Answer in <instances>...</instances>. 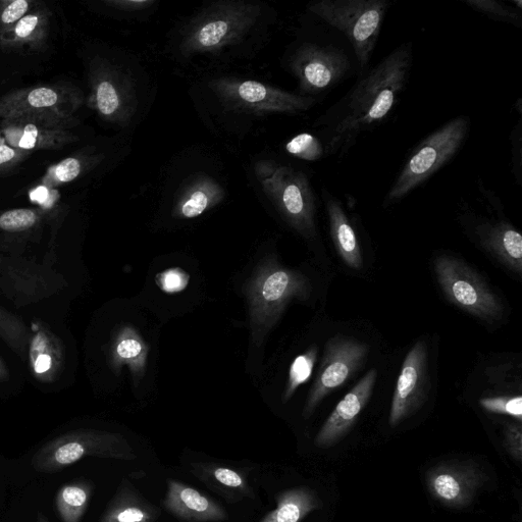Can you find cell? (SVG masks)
Listing matches in <instances>:
<instances>
[{
  "mask_svg": "<svg viewBox=\"0 0 522 522\" xmlns=\"http://www.w3.org/2000/svg\"><path fill=\"white\" fill-rule=\"evenodd\" d=\"M28 101L34 108H48L55 106L58 101V95L54 90L38 88L29 94Z\"/></svg>",
  "mask_w": 522,
  "mask_h": 522,
  "instance_id": "cell-32",
  "label": "cell"
},
{
  "mask_svg": "<svg viewBox=\"0 0 522 522\" xmlns=\"http://www.w3.org/2000/svg\"><path fill=\"white\" fill-rule=\"evenodd\" d=\"M188 283L186 273L176 269L165 272L161 276L160 284L164 291L175 293L182 291Z\"/></svg>",
  "mask_w": 522,
  "mask_h": 522,
  "instance_id": "cell-31",
  "label": "cell"
},
{
  "mask_svg": "<svg viewBox=\"0 0 522 522\" xmlns=\"http://www.w3.org/2000/svg\"><path fill=\"white\" fill-rule=\"evenodd\" d=\"M28 9L26 0H16L11 4L3 14V22L6 24L14 23L25 15Z\"/></svg>",
  "mask_w": 522,
  "mask_h": 522,
  "instance_id": "cell-35",
  "label": "cell"
},
{
  "mask_svg": "<svg viewBox=\"0 0 522 522\" xmlns=\"http://www.w3.org/2000/svg\"><path fill=\"white\" fill-rule=\"evenodd\" d=\"M431 389L428 348L417 342L407 353L394 392L389 423L396 427L419 410L427 401Z\"/></svg>",
  "mask_w": 522,
  "mask_h": 522,
  "instance_id": "cell-12",
  "label": "cell"
},
{
  "mask_svg": "<svg viewBox=\"0 0 522 522\" xmlns=\"http://www.w3.org/2000/svg\"><path fill=\"white\" fill-rule=\"evenodd\" d=\"M320 505V500L311 490L292 489L279 496L278 507L260 522H301Z\"/></svg>",
  "mask_w": 522,
  "mask_h": 522,
  "instance_id": "cell-21",
  "label": "cell"
},
{
  "mask_svg": "<svg viewBox=\"0 0 522 522\" xmlns=\"http://www.w3.org/2000/svg\"><path fill=\"white\" fill-rule=\"evenodd\" d=\"M155 517L156 511L150 505L131 497V492L123 489L100 522H153Z\"/></svg>",
  "mask_w": 522,
  "mask_h": 522,
  "instance_id": "cell-23",
  "label": "cell"
},
{
  "mask_svg": "<svg viewBox=\"0 0 522 522\" xmlns=\"http://www.w3.org/2000/svg\"><path fill=\"white\" fill-rule=\"evenodd\" d=\"M464 4L492 20L510 24L515 27L522 25V2H496V0H464Z\"/></svg>",
  "mask_w": 522,
  "mask_h": 522,
  "instance_id": "cell-24",
  "label": "cell"
},
{
  "mask_svg": "<svg viewBox=\"0 0 522 522\" xmlns=\"http://www.w3.org/2000/svg\"><path fill=\"white\" fill-rule=\"evenodd\" d=\"M482 473L472 464H442L428 475L431 494L442 504L460 508L471 504L482 485Z\"/></svg>",
  "mask_w": 522,
  "mask_h": 522,
  "instance_id": "cell-13",
  "label": "cell"
},
{
  "mask_svg": "<svg viewBox=\"0 0 522 522\" xmlns=\"http://www.w3.org/2000/svg\"><path fill=\"white\" fill-rule=\"evenodd\" d=\"M369 352V345L346 336H336L327 343L321 369L305 404V417L359 370Z\"/></svg>",
  "mask_w": 522,
  "mask_h": 522,
  "instance_id": "cell-11",
  "label": "cell"
},
{
  "mask_svg": "<svg viewBox=\"0 0 522 522\" xmlns=\"http://www.w3.org/2000/svg\"><path fill=\"white\" fill-rule=\"evenodd\" d=\"M164 506L185 522H212L228 519L227 511L215 501L177 481H169Z\"/></svg>",
  "mask_w": 522,
  "mask_h": 522,
  "instance_id": "cell-15",
  "label": "cell"
},
{
  "mask_svg": "<svg viewBox=\"0 0 522 522\" xmlns=\"http://www.w3.org/2000/svg\"><path fill=\"white\" fill-rule=\"evenodd\" d=\"M254 172L286 223L305 239L316 238V196L306 174L273 161L256 163Z\"/></svg>",
  "mask_w": 522,
  "mask_h": 522,
  "instance_id": "cell-6",
  "label": "cell"
},
{
  "mask_svg": "<svg viewBox=\"0 0 522 522\" xmlns=\"http://www.w3.org/2000/svg\"><path fill=\"white\" fill-rule=\"evenodd\" d=\"M261 8L245 2H218L199 12L185 27L180 49L185 57L217 54L235 45L256 26Z\"/></svg>",
  "mask_w": 522,
  "mask_h": 522,
  "instance_id": "cell-4",
  "label": "cell"
},
{
  "mask_svg": "<svg viewBox=\"0 0 522 522\" xmlns=\"http://www.w3.org/2000/svg\"><path fill=\"white\" fill-rule=\"evenodd\" d=\"M322 192L334 245L349 268L360 270L363 259L359 240L343 203L328 189Z\"/></svg>",
  "mask_w": 522,
  "mask_h": 522,
  "instance_id": "cell-17",
  "label": "cell"
},
{
  "mask_svg": "<svg viewBox=\"0 0 522 522\" xmlns=\"http://www.w3.org/2000/svg\"><path fill=\"white\" fill-rule=\"evenodd\" d=\"M471 120L457 117L431 133L414 147L384 204L393 205L426 183L451 162L467 140Z\"/></svg>",
  "mask_w": 522,
  "mask_h": 522,
  "instance_id": "cell-5",
  "label": "cell"
},
{
  "mask_svg": "<svg viewBox=\"0 0 522 522\" xmlns=\"http://www.w3.org/2000/svg\"><path fill=\"white\" fill-rule=\"evenodd\" d=\"M390 5L388 0H321L308 11L346 37L362 75L370 69Z\"/></svg>",
  "mask_w": 522,
  "mask_h": 522,
  "instance_id": "cell-3",
  "label": "cell"
},
{
  "mask_svg": "<svg viewBox=\"0 0 522 522\" xmlns=\"http://www.w3.org/2000/svg\"><path fill=\"white\" fill-rule=\"evenodd\" d=\"M225 198V189L214 178L200 175L189 181L175 203L173 216L190 220L212 210Z\"/></svg>",
  "mask_w": 522,
  "mask_h": 522,
  "instance_id": "cell-18",
  "label": "cell"
},
{
  "mask_svg": "<svg viewBox=\"0 0 522 522\" xmlns=\"http://www.w3.org/2000/svg\"><path fill=\"white\" fill-rule=\"evenodd\" d=\"M210 86L228 110L255 116L300 115L318 103L316 98L253 80L220 78L212 81Z\"/></svg>",
  "mask_w": 522,
  "mask_h": 522,
  "instance_id": "cell-7",
  "label": "cell"
},
{
  "mask_svg": "<svg viewBox=\"0 0 522 522\" xmlns=\"http://www.w3.org/2000/svg\"><path fill=\"white\" fill-rule=\"evenodd\" d=\"M113 4L122 11L137 13L151 8L156 2L155 0H119Z\"/></svg>",
  "mask_w": 522,
  "mask_h": 522,
  "instance_id": "cell-36",
  "label": "cell"
},
{
  "mask_svg": "<svg viewBox=\"0 0 522 522\" xmlns=\"http://www.w3.org/2000/svg\"><path fill=\"white\" fill-rule=\"evenodd\" d=\"M36 215L30 210H14L0 217V228L8 232H21L34 226Z\"/></svg>",
  "mask_w": 522,
  "mask_h": 522,
  "instance_id": "cell-29",
  "label": "cell"
},
{
  "mask_svg": "<svg viewBox=\"0 0 522 522\" xmlns=\"http://www.w3.org/2000/svg\"><path fill=\"white\" fill-rule=\"evenodd\" d=\"M289 67L299 83L302 95L310 96L334 89L353 70L344 50L334 45L313 42L301 44L291 56Z\"/></svg>",
  "mask_w": 522,
  "mask_h": 522,
  "instance_id": "cell-10",
  "label": "cell"
},
{
  "mask_svg": "<svg viewBox=\"0 0 522 522\" xmlns=\"http://www.w3.org/2000/svg\"><path fill=\"white\" fill-rule=\"evenodd\" d=\"M38 18L35 16H28L22 19L16 27V33L21 38L28 37L36 28Z\"/></svg>",
  "mask_w": 522,
  "mask_h": 522,
  "instance_id": "cell-37",
  "label": "cell"
},
{
  "mask_svg": "<svg viewBox=\"0 0 522 522\" xmlns=\"http://www.w3.org/2000/svg\"><path fill=\"white\" fill-rule=\"evenodd\" d=\"M81 172V165L76 159H67L62 162L56 169V175L62 182H71L75 180Z\"/></svg>",
  "mask_w": 522,
  "mask_h": 522,
  "instance_id": "cell-34",
  "label": "cell"
},
{
  "mask_svg": "<svg viewBox=\"0 0 522 522\" xmlns=\"http://www.w3.org/2000/svg\"><path fill=\"white\" fill-rule=\"evenodd\" d=\"M285 148L294 158L306 162H318L327 156L322 139L309 133L293 137Z\"/></svg>",
  "mask_w": 522,
  "mask_h": 522,
  "instance_id": "cell-26",
  "label": "cell"
},
{
  "mask_svg": "<svg viewBox=\"0 0 522 522\" xmlns=\"http://www.w3.org/2000/svg\"><path fill=\"white\" fill-rule=\"evenodd\" d=\"M15 151L5 145L0 146V165L10 162L14 159Z\"/></svg>",
  "mask_w": 522,
  "mask_h": 522,
  "instance_id": "cell-41",
  "label": "cell"
},
{
  "mask_svg": "<svg viewBox=\"0 0 522 522\" xmlns=\"http://www.w3.org/2000/svg\"><path fill=\"white\" fill-rule=\"evenodd\" d=\"M311 293V284L303 274L282 267L273 257L265 259L244 287L253 341L259 344L264 340L292 300L305 301Z\"/></svg>",
  "mask_w": 522,
  "mask_h": 522,
  "instance_id": "cell-2",
  "label": "cell"
},
{
  "mask_svg": "<svg viewBox=\"0 0 522 522\" xmlns=\"http://www.w3.org/2000/svg\"><path fill=\"white\" fill-rule=\"evenodd\" d=\"M504 447L517 461L522 458V428L520 423L508 424L504 431Z\"/></svg>",
  "mask_w": 522,
  "mask_h": 522,
  "instance_id": "cell-30",
  "label": "cell"
},
{
  "mask_svg": "<svg viewBox=\"0 0 522 522\" xmlns=\"http://www.w3.org/2000/svg\"><path fill=\"white\" fill-rule=\"evenodd\" d=\"M96 103L101 115L129 122L138 107L133 81H101L96 88Z\"/></svg>",
  "mask_w": 522,
  "mask_h": 522,
  "instance_id": "cell-19",
  "label": "cell"
},
{
  "mask_svg": "<svg viewBox=\"0 0 522 522\" xmlns=\"http://www.w3.org/2000/svg\"><path fill=\"white\" fill-rule=\"evenodd\" d=\"M318 357V348L312 346L292 363L284 398L288 401L296 390L310 378Z\"/></svg>",
  "mask_w": 522,
  "mask_h": 522,
  "instance_id": "cell-25",
  "label": "cell"
},
{
  "mask_svg": "<svg viewBox=\"0 0 522 522\" xmlns=\"http://www.w3.org/2000/svg\"><path fill=\"white\" fill-rule=\"evenodd\" d=\"M51 367V358L46 354L40 355L34 365L35 372L37 374L46 373Z\"/></svg>",
  "mask_w": 522,
  "mask_h": 522,
  "instance_id": "cell-40",
  "label": "cell"
},
{
  "mask_svg": "<svg viewBox=\"0 0 522 522\" xmlns=\"http://www.w3.org/2000/svg\"><path fill=\"white\" fill-rule=\"evenodd\" d=\"M38 130L34 125H28L25 128L24 135L19 142V146L23 149H32L36 145Z\"/></svg>",
  "mask_w": 522,
  "mask_h": 522,
  "instance_id": "cell-38",
  "label": "cell"
},
{
  "mask_svg": "<svg viewBox=\"0 0 522 522\" xmlns=\"http://www.w3.org/2000/svg\"><path fill=\"white\" fill-rule=\"evenodd\" d=\"M412 44L404 43L359 75L350 91L317 122L327 156L343 158L358 139L383 125L397 107L412 68Z\"/></svg>",
  "mask_w": 522,
  "mask_h": 522,
  "instance_id": "cell-1",
  "label": "cell"
},
{
  "mask_svg": "<svg viewBox=\"0 0 522 522\" xmlns=\"http://www.w3.org/2000/svg\"><path fill=\"white\" fill-rule=\"evenodd\" d=\"M213 476L220 484L226 487L233 489L245 488V481L243 478L230 468L217 467L214 469Z\"/></svg>",
  "mask_w": 522,
  "mask_h": 522,
  "instance_id": "cell-33",
  "label": "cell"
},
{
  "mask_svg": "<svg viewBox=\"0 0 522 522\" xmlns=\"http://www.w3.org/2000/svg\"><path fill=\"white\" fill-rule=\"evenodd\" d=\"M30 198L34 202L49 206L48 202L50 198V192L46 187L40 186L31 192Z\"/></svg>",
  "mask_w": 522,
  "mask_h": 522,
  "instance_id": "cell-39",
  "label": "cell"
},
{
  "mask_svg": "<svg viewBox=\"0 0 522 522\" xmlns=\"http://www.w3.org/2000/svg\"><path fill=\"white\" fill-rule=\"evenodd\" d=\"M434 269L443 293L452 304L487 323L502 318L503 307L497 295L462 260L441 255L435 259Z\"/></svg>",
  "mask_w": 522,
  "mask_h": 522,
  "instance_id": "cell-9",
  "label": "cell"
},
{
  "mask_svg": "<svg viewBox=\"0 0 522 522\" xmlns=\"http://www.w3.org/2000/svg\"><path fill=\"white\" fill-rule=\"evenodd\" d=\"M37 522H49L48 518L44 515L43 512H38L37 514Z\"/></svg>",
  "mask_w": 522,
  "mask_h": 522,
  "instance_id": "cell-42",
  "label": "cell"
},
{
  "mask_svg": "<svg viewBox=\"0 0 522 522\" xmlns=\"http://www.w3.org/2000/svg\"><path fill=\"white\" fill-rule=\"evenodd\" d=\"M377 377V371L372 370L339 402L316 438L318 447L333 446L350 431L363 408L368 405Z\"/></svg>",
  "mask_w": 522,
  "mask_h": 522,
  "instance_id": "cell-14",
  "label": "cell"
},
{
  "mask_svg": "<svg viewBox=\"0 0 522 522\" xmlns=\"http://www.w3.org/2000/svg\"><path fill=\"white\" fill-rule=\"evenodd\" d=\"M93 487L88 481L63 486L56 497V507L63 522H81L91 500Z\"/></svg>",
  "mask_w": 522,
  "mask_h": 522,
  "instance_id": "cell-22",
  "label": "cell"
},
{
  "mask_svg": "<svg viewBox=\"0 0 522 522\" xmlns=\"http://www.w3.org/2000/svg\"><path fill=\"white\" fill-rule=\"evenodd\" d=\"M149 348L133 327H125L117 338L114 356L117 364L128 365L135 387L145 376Z\"/></svg>",
  "mask_w": 522,
  "mask_h": 522,
  "instance_id": "cell-20",
  "label": "cell"
},
{
  "mask_svg": "<svg viewBox=\"0 0 522 522\" xmlns=\"http://www.w3.org/2000/svg\"><path fill=\"white\" fill-rule=\"evenodd\" d=\"M518 119L510 134L511 172L515 183L522 186V100L519 98L514 106Z\"/></svg>",
  "mask_w": 522,
  "mask_h": 522,
  "instance_id": "cell-27",
  "label": "cell"
},
{
  "mask_svg": "<svg viewBox=\"0 0 522 522\" xmlns=\"http://www.w3.org/2000/svg\"><path fill=\"white\" fill-rule=\"evenodd\" d=\"M482 246L517 275L522 274V237L507 221L486 220L474 228Z\"/></svg>",
  "mask_w": 522,
  "mask_h": 522,
  "instance_id": "cell-16",
  "label": "cell"
},
{
  "mask_svg": "<svg viewBox=\"0 0 522 522\" xmlns=\"http://www.w3.org/2000/svg\"><path fill=\"white\" fill-rule=\"evenodd\" d=\"M87 457L134 460L137 455L121 435L86 432L46 444L32 458V466L37 473L55 474Z\"/></svg>",
  "mask_w": 522,
  "mask_h": 522,
  "instance_id": "cell-8",
  "label": "cell"
},
{
  "mask_svg": "<svg viewBox=\"0 0 522 522\" xmlns=\"http://www.w3.org/2000/svg\"><path fill=\"white\" fill-rule=\"evenodd\" d=\"M481 406L492 413L514 417L519 423L522 419V398L516 397H488L480 401Z\"/></svg>",
  "mask_w": 522,
  "mask_h": 522,
  "instance_id": "cell-28",
  "label": "cell"
}]
</instances>
